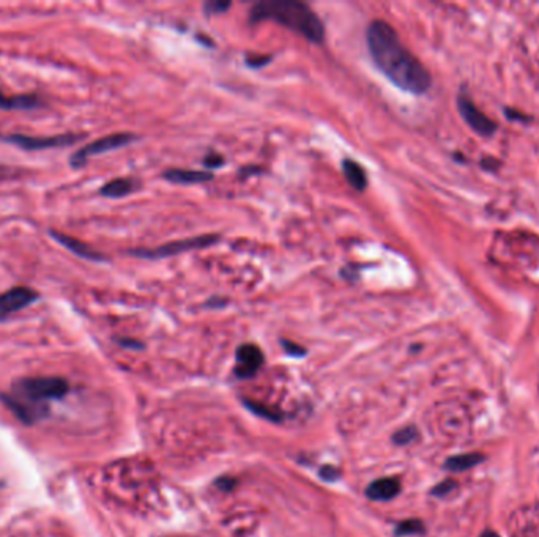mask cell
<instances>
[{"instance_id":"6da1fadb","label":"cell","mask_w":539,"mask_h":537,"mask_svg":"<svg viewBox=\"0 0 539 537\" xmlns=\"http://www.w3.org/2000/svg\"><path fill=\"white\" fill-rule=\"evenodd\" d=\"M366 44L375 67L401 90L422 95L432 79L426 67L402 44L397 32L386 21L375 19L366 28Z\"/></svg>"},{"instance_id":"7a4b0ae2","label":"cell","mask_w":539,"mask_h":537,"mask_svg":"<svg viewBox=\"0 0 539 537\" xmlns=\"http://www.w3.org/2000/svg\"><path fill=\"white\" fill-rule=\"evenodd\" d=\"M68 389V381L60 377H27L17 380L3 400L17 418L32 424L44 418L49 403L59 400Z\"/></svg>"},{"instance_id":"3957f363","label":"cell","mask_w":539,"mask_h":537,"mask_svg":"<svg viewBox=\"0 0 539 537\" xmlns=\"http://www.w3.org/2000/svg\"><path fill=\"white\" fill-rule=\"evenodd\" d=\"M251 24L260 21H275L291 28L311 43H322L325 38V27L308 5L297 0H266L254 5L249 11Z\"/></svg>"},{"instance_id":"277c9868","label":"cell","mask_w":539,"mask_h":537,"mask_svg":"<svg viewBox=\"0 0 539 537\" xmlns=\"http://www.w3.org/2000/svg\"><path fill=\"white\" fill-rule=\"evenodd\" d=\"M218 241H219V235H200V236H193V238L167 243V245H161L158 247H137V249L128 251V254L139 258L156 260V258L178 256V254L187 252V251L204 249V247H210Z\"/></svg>"},{"instance_id":"5b68a950","label":"cell","mask_w":539,"mask_h":537,"mask_svg":"<svg viewBox=\"0 0 539 537\" xmlns=\"http://www.w3.org/2000/svg\"><path fill=\"white\" fill-rule=\"evenodd\" d=\"M135 141H136V136L132 134V132H114V134H108L104 137L96 139L94 142L87 143L85 147L79 148L76 153H73L71 158H69V164H71L73 169H80V167H84L87 164V161L94 158V156L126 147L128 143Z\"/></svg>"},{"instance_id":"8992f818","label":"cell","mask_w":539,"mask_h":537,"mask_svg":"<svg viewBox=\"0 0 539 537\" xmlns=\"http://www.w3.org/2000/svg\"><path fill=\"white\" fill-rule=\"evenodd\" d=\"M84 134H74V132H67V134H55V136H28V134H0V141L13 143L17 148L26 150V152H40V150L49 148H62L69 147L74 142L80 141Z\"/></svg>"},{"instance_id":"52a82bcc","label":"cell","mask_w":539,"mask_h":537,"mask_svg":"<svg viewBox=\"0 0 539 537\" xmlns=\"http://www.w3.org/2000/svg\"><path fill=\"white\" fill-rule=\"evenodd\" d=\"M40 298L38 292L26 285H16L0 294V322H3L13 312L22 310Z\"/></svg>"},{"instance_id":"ba28073f","label":"cell","mask_w":539,"mask_h":537,"mask_svg":"<svg viewBox=\"0 0 539 537\" xmlns=\"http://www.w3.org/2000/svg\"><path fill=\"white\" fill-rule=\"evenodd\" d=\"M235 375L240 378H251L264 366V353L257 345L243 344L237 349Z\"/></svg>"},{"instance_id":"9c48e42d","label":"cell","mask_w":539,"mask_h":537,"mask_svg":"<svg viewBox=\"0 0 539 537\" xmlns=\"http://www.w3.org/2000/svg\"><path fill=\"white\" fill-rule=\"evenodd\" d=\"M459 111L462 114V118L470 125V128L474 130L481 136H492L497 130L494 121L486 117V115L474 106L472 100L465 95L459 96Z\"/></svg>"},{"instance_id":"30bf717a","label":"cell","mask_w":539,"mask_h":537,"mask_svg":"<svg viewBox=\"0 0 539 537\" xmlns=\"http://www.w3.org/2000/svg\"><path fill=\"white\" fill-rule=\"evenodd\" d=\"M49 235L57 243H59V245H62L63 247H67L69 252L74 254V256L80 257V258L89 260V262H106V260H108L100 251L94 249V247L87 245V243H83L80 240L74 238V236H69L67 234L60 232V230L51 229L49 230Z\"/></svg>"},{"instance_id":"8fae6325","label":"cell","mask_w":539,"mask_h":537,"mask_svg":"<svg viewBox=\"0 0 539 537\" xmlns=\"http://www.w3.org/2000/svg\"><path fill=\"white\" fill-rule=\"evenodd\" d=\"M511 537H539V509L527 507L515 512L511 522Z\"/></svg>"},{"instance_id":"7c38bea8","label":"cell","mask_w":539,"mask_h":537,"mask_svg":"<svg viewBox=\"0 0 539 537\" xmlns=\"http://www.w3.org/2000/svg\"><path fill=\"white\" fill-rule=\"evenodd\" d=\"M43 100L37 94L24 95H5L0 90V109L3 111H33L43 106Z\"/></svg>"},{"instance_id":"4fadbf2b","label":"cell","mask_w":539,"mask_h":537,"mask_svg":"<svg viewBox=\"0 0 539 537\" xmlns=\"http://www.w3.org/2000/svg\"><path fill=\"white\" fill-rule=\"evenodd\" d=\"M401 492V482L397 477H382L369 484L366 496L373 501H390Z\"/></svg>"},{"instance_id":"5bb4252c","label":"cell","mask_w":539,"mask_h":537,"mask_svg":"<svg viewBox=\"0 0 539 537\" xmlns=\"http://www.w3.org/2000/svg\"><path fill=\"white\" fill-rule=\"evenodd\" d=\"M137 188H139V182L135 180V178L121 177V178H114V180L103 184L100 188V194L103 197H108V199H121L125 197V195H130L131 193H135V191H137Z\"/></svg>"},{"instance_id":"9a60e30c","label":"cell","mask_w":539,"mask_h":537,"mask_svg":"<svg viewBox=\"0 0 539 537\" xmlns=\"http://www.w3.org/2000/svg\"><path fill=\"white\" fill-rule=\"evenodd\" d=\"M166 180L177 184H197L210 182L213 175L205 170H191V169H169L163 173Z\"/></svg>"},{"instance_id":"2e32d148","label":"cell","mask_w":539,"mask_h":537,"mask_svg":"<svg viewBox=\"0 0 539 537\" xmlns=\"http://www.w3.org/2000/svg\"><path fill=\"white\" fill-rule=\"evenodd\" d=\"M343 173H344L347 183H349L353 189H357V191L366 189V186H368L366 172H364L363 167L359 166L357 161L349 159V158L344 159L343 161Z\"/></svg>"},{"instance_id":"e0dca14e","label":"cell","mask_w":539,"mask_h":537,"mask_svg":"<svg viewBox=\"0 0 539 537\" xmlns=\"http://www.w3.org/2000/svg\"><path fill=\"white\" fill-rule=\"evenodd\" d=\"M481 460H483V455H479V454H462V455H456V457L448 459L445 466L451 471L459 473L463 470H468V468H472L474 465H478Z\"/></svg>"},{"instance_id":"ac0fdd59","label":"cell","mask_w":539,"mask_h":537,"mask_svg":"<svg viewBox=\"0 0 539 537\" xmlns=\"http://www.w3.org/2000/svg\"><path fill=\"white\" fill-rule=\"evenodd\" d=\"M245 405L249 410H251L253 413L262 416V418H266V419H270V421H281L282 419V416L280 413H276L275 410L265 407V405H262V403H259V402L245 400Z\"/></svg>"},{"instance_id":"d6986e66","label":"cell","mask_w":539,"mask_h":537,"mask_svg":"<svg viewBox=\"0 0 539 537\" xmlns=\"http://www.w3.org/2000/svg\"><path fill=\"white\" fill-rule=\"evenodd\" d=\"M422 531V523L418 522V520H409V522H402L399 523V527L396 528V534L397 536H407V534H416Z\"/></svg>"},{"instance_id":"ffe728a7","label":"cell","mask_w":539,"mask_h":537,"mask_svg":"<svg viewBox=\"0 0 539 537\" xmlns=\"http://www.w3.org/2000/svg\"><path fill=\"white\" fill-rule=\"evenodd\" d=\"M229 8H230V2H219V0H214V2H207L204 5V13L207 16L219 15V13H224V11Z\"/></svg>"},{"instance_id":"44dd1931","label":"cell","mask_w":539,"mask_h":537,"mask_svg":"<svg viewBox=\"0 0 539 537\" xmlns=\"http://www.w3.org/2000/svg\"><path fill=\"white\" fill-rule=\"evenodd\" d=\"M281 344L284 346V350H286L289 355H292V356H305L306 355V350L303 349V346H300L298 344H293V342H291V340L284 339V340H281Z\"/></svg>"},{"instance_id":"7402d4cb","label":"cell","mask_w":539,"mask_h":537,"mask_svg":"<svg viewBox=\"0 0 539 537\" xmlns=\"http://www.w3.org/2000/svg\"><path fill=\"white\" fill-rule=\"evenodd\" d=\"M271 55H246V63L251 68H260L265 67L266 63H270Z\"/></svg>"},{"instance_id":"603a6c76","label":"cell","mask_w":539,"mask_h":537,"mask_svg":"<svg viewBox=\"0 0 539 537\" xmlns=\"http://www.w3.org/2000/svg\"><path fill=\"white\" fill-rule=\"evenodd\" d=\"M411 438H415V430L411 429V427L410 429L407 427V429L397 432L396 435H394V441L399 443V444H405V443H409Z\"/></svg>"},{"instance_id":"cb8c5ba5","label":"cell","mask_w":539,"mask_h":537,"mask_svg":"<svg viewBox=\"0 0 539 537\" xmlns=\"http://www.w3.org/2000/svg\"><path fill=\"white\" fill-rule=\"evenodd\" d=\"M204 164L207 167H219L224 164V158L218 153H208L204 158Z\"/></svg>"},{"instance_id":"d4e9b609","label":"cell","mask_w":539,"mask_h":537,"mask_svg":"<svg viewBox=\"0 0 539 537\" xmlns=\"http://www.w3.org/2000/svg\"><path fill=\"white\" fill-rule=\"evenodd\" d=\"M320 476L325 479V481H334V479H338L339 471L333 466H323L320 470Z\"/></svg>"},{"instance_id":"484cf974","label":"cell","mask_w":539,"mask_h":537,"mask_svg":"<svg viewBox=\"0 0 539 537\" xmlns=\"http://www.w3.org/2000/svg\"><path fill=\"white\" fill-rule=\"evenodd\" d=\"M235 484H237L235 479L228 477V476H224V477L218 479V481H216L218 488H221V490H232V488L235 487Z\"/></svg>"},{"instance_id":"4316f807","label":"cell","mask_w":539,"mask_h":537,"mask_svg":"<svg viewBox=\"0 0 539 537\" xmlns=\"http://www.w3.org/2000/svg\"><path fill=\"white\" fill-rule=\"evenodd\" d=\"M120 344L126 346V349H142V344L135 342V340H131V339H121Z\"/></svg>"},{"instance_id":"83f0119b","label":"cell","mask_w":539,"mask_h":537,"mask_svg":"<svg viewBox=\"0 0 539 537\" xmlns=\"http://www.w3.org/2000/svg\"><path fill=\"white\" fill-rule=\"evenodd\" d=\"M481 537H498V536L495 533H489V531H488V533H484Z\"/></svg>"}]
</instances>
